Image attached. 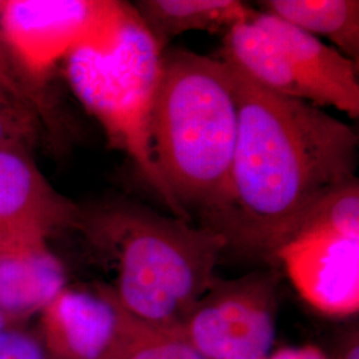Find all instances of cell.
I'll list each match as a JSON object with an SVG mask.
<instances>
[{"instance_id":"1","label":"cell","mask_w":359,"mask_h":359,"mask_svg":"<svg viewBox=\"0 0 359 359\" xmlns=\"http://www.w3.org/2000/svg\"><path fill=\"white\" fill-rule=\"evenodd\" d=\"M229 68L240 108L236 154L225 200L200 226L226 249L274 259L325 197L357 179L358 135L321 107Z\"/></svg>"},{"instance_id":"2","label":"cell","mask_w":359,"mask_h":359,"mask_svg":"<svg viewBox=\"0 0 359 359\" xmlns=\"http://www.w3.org/2000/svg\"><path fill=\"white\" fill-rule=\"evenodd\" d=\"M240 108L229 65L167 47L149 123L154 168L200 225L222 205L238 136Z\"/></svg>"},{"instance_id":"3","label":"cell","mask_w":359,"mask_h":359,"mask_svg":"<svg viewBox=\"0 0 359 359\" xmlns=\"http://www.w3.org/2000/svg\"><path fill=\"white\" fill-rule=\"evenodd\" d=\"M76 229L112 271L109 289L142 321L176 330L217 278V233L149 206L118 201L81 212Z\"/></svg>"},{"instance_id":"4","label":"cell","mask_w":359,"mask_h":359,"mask_svg":"<svg viewBox=\"0 0 359 359\" xmlns=\"http://www.w3.org/2000/svg\"><path fill=\"white\" fill-rule=\"evenodd\" d=\"M161 53L132 6L114 51H77L63 65L71 90L99 121L111 147L128 156L172 216L192 221L156 170L149 149Z\"/></svg>"},{"instance_id":"5","label":"cell","mask_w":359,"mask_h":359,"mask_svg":"<svg viewBox=\"0 0 359 359\" xmlns=\"http://www.w3.org/2000/svg\"><path fill=\"white\" fill-rule=\"evenodd\" d=\"M130 13L132 4L115 0H4L1 26L19 62L43 86L75 52L114 51Z\"/></svg>"},{"instance_id":"6","label":"cell","mask_w":359,"mask_h":359,"mask_svg":"<svg viewBox=\"0 0 359 359\" xmlns=\"http://www.w3.org/2000/svg\"><path fill=\"white\" fill-rule=\"evenodd\" d=\"M278 271L217 277L173 330L203 359H266L276 339Z\"/></svg>"},{"instance_id":"7","label":"cell","mask_w":359,"mask_h":359,"mask_svg":"<svg viewBox=\"0 0 359 359\" xmlns=\"http://www.w3.org/2000/svg\"><path fill=\"white\" fill-rule=\"evenodd\" d=\"M299 295L323 314L348 317L359 309V237L305 228L277 250Z\"/></svg>"},{"instance_id":"8","label":"cell","mask_w":359,"mask_h":359,"mask_svg":"<svg viewBox=\"0 0 359 359\" xmlns=\"http://www.w3.org/2000/svg\"><path fill=\"white\" fill-rule=\"evenodd\" d=\"M123 306L108 285L65 287L39 314L36 330L55 359H103L115 341Z\"/></svg>"},{"instance_id":"9","label":"cell","mask_w":359,"mask_h":359,"mask_svg":"<svg viewBox=\"0 0 359 359\" xmlns=\"http://www.w3.org/2000/svg\"><path fill=\"white\" fill-rule=\"evenodd\" d=\"M81 209L57 192L29 152L0 149V237L76 228Z\"/></svg>"},{"instance_id":"10","label":"cell","mask_w":359,"mask_h":359,"mask_svg":"<svg viewBox=\"0 0 359 359\" xmlns=\"http://www.w3.org/2000/svg\"><path fill=\"white\" fill-rule=\"evenodd\" d=\"M252 19L281 46L295 71L313 90L316 105L334 107L351 118H358V63L274 15L259 10Z\"/></svg>"},{"instance_id":"11","label":"cell","mask_w":359,"mask_h":359,"mask_svg":"<svg viewBox=\"0 0 359 359\" xmlns=\"http://www.w3.org/2000/svg\"><path fill=\"white\" fill-rule=\"evenodd\" d=\"M67 287V270L48 237H0V311L16 325L40 314Z\"/></svg>"},{"instance_id":"12","label":"cell","mask_w":359,"mask_h":359,"mask_svg":"<svg viewBox=\"0 0 359 359\" xmlns=\"http://www.w3.org/2000/svg\"><path fill=\"white\" fill-rule=\"evenodd\" d=\"M219 59L264 90L316 105L313 90L281 46L252 18L225 34Z\"/></svg>"},{"instance_id":"13","label":"cell","mask_w":359,"mask_h":359,"mask_svg":"<svg viewBox=\"0 0 359 359\" xmlns=\"http://www.w3.org/2000/svg\"><path fill=\"white\" fill-rule=\"evenodd\" d=\"M132 6L161 51L187 32L226 34L256 11L238 0H139Z\"/></svg>"},{"instance_id":"14","label":"cell","mask_w":359,"mask_h":359,"mask_svg":"<svg viewBox=\"0 0 359 359\" xmlns=\"http://www.w3.org/2000/svg\"><path fill=\"white\" fill-rule=\"evenodd\" d=\"M259 7L316 38L329 39L334 48L358 63V0H265Z\"/></svg>"},{"instance_id":"15","label":"cell","mask_w":359,"mask_h":359,"mask_svg":"<svg viewBox=\"0 0 359 359\" xmlns=\"http://www.w3.org/2000/svg\"><path fill=\"white\" fill-rule=\"evenodd\" d=\"M103 359H203L179 334L142 321L123 308L115 341Z\"/></svg>"},{"instance_id":"16","label":"cell","mask_w":359,"mask_h":359,"mask_svg":"<svg viewBox=\"0 0 359 359\" xmlns=\"http://www.w3.org/2000/svg\"><path fill=\"white\" fill-rule=\"evenodd\" d=\"M4 0H0V86L13 99L26 105L41 121L50 118V102L47 100L44 86L38 83L26 71L13 51L1 26V11Z\"/></svg>"},{"instance_id":"17","label":"cell","mask_w":359,"mask_h":359,"mask_svg":"<svg viewBox=\"0 0 359 359\" xmlns=\"http://www.w3.org/2000/svg\"><path fill=\"white\" fill-rule=\"evenodd\" d=\"M305 228H325L350 237H359L358 179L325 197L309 213L298 231Z\"/></svg>"},{"instance_id":"18","label":"cell","mask_w":359,"mask_h":359,"mask_svg":"<svg viewBox=\"0 0 359 359\" xmlns=\"http://www.w3.org/2000/svg\"><path fill=\"white\" fill-rule=\"evenodd\" d=\"M41 121L0 86V149L29 152L36 144Z\"/></svg>"},{"instance_id":"19","label":"cell","mask_w":359,"mask_h":359,"mask_svg":"<svg viewBox=\"0 0 359 359\" xmlns=\"http://www.w3.org/2000/svg\"><path fill=\"white\" fill-rule=\"evenodd\" d=\"M0 359H55L44 346L38 332L25 325L0 330Z\"/></svg>"},{"instance_id":"20","label":"cell","mask_w":359,"mask_h":359,"mask_svg":"<svg viewBox=\"0 0 359 359\" xmlns=\"http://www.w3.org/2000/svg\"><path fill=\"white\" fill-rule=\"evenodd\" d=\"M266 359H330L318 347H286L270 354Z\"/></svg>"},{"instance_id":"21","label":"cell","mask_w":359,"mask_h":359,"mask_svg":"<svg viewBox=\"0 0 359 359\" xmlns=\"http://www.w3.org/2000/svg\"><path fill=\"white\" fill-rule=\"evenodd\" d=\"M338 359H359L358 332L350 334L339 347Z\"/></svg>"},{"instance_id":"22","label":"cell","mask_w":359,"mask_h":359,"mask_svg":"<svg viewBox=\"0 0 359 359\" xmlns=\"http://www.w3.org/2000/svg\"><path fill=\"white\" fill-rule=\"evenodd\" d=\"M8 326H16V323H13L8 317H6L1 311H0V330L8 327Z\"/></svg>"}]
</instances>
